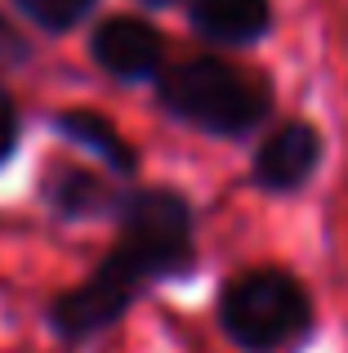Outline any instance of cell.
I'll return each mask as SVG.
<instances>
[{"mask_svg":"<svg viewBox=\"0 0 348 353\" xmlns=\"http://www.w3.org/2000/svg\"><path fill=\"white\" fill-rule=\"evenodd\" d=\"M116 241L85 282L58 291L45 304V327L67 349L121 327L125 313L161 282L188 277L197 268L192 206L174 188H125L116 206Z\"/></svg>","mask_w":348,"mask_h":353,"instance_id":"cell-1","label":"cell"},{"mask_svg":"<svg viewBox=\"0 0 348 353\" xmlns=\"http://www.w3.org/2000/svg\"><path fill=\"white\" fill-rule=\"evenodd\" d=\"M215 322L241 353H304L317 331V309L290 268L263 264L219 286Z\"/></svg>","mask_w":348,"mask_h":353,"instance_id":"cell-2","label":"cell"},{"mask_svg":"<svg viewBox=\"0 0 348 353\" xmlns=\"http://www.w3.org/2000/svg\"><path fill=\"white\" fill-rule=\"evenodd\" d=\"M161 103L170 117L188 121L210 134H241L254 121H263L272 103V90L254 72L232 68L224 59H197L174 68L161 81Z\"/></svg>","mask_w":348,"mask_h":353,"instance_id":"cell-3","label":"cell"},{"mask_svg":"<svg viewBox=\"0 0 348 353\" xmlns=\"http://www.w3.org/2000/svg\"><path fill=\"white\" fill-rule=\"evenodd\" d=\"M317 161H322V134L304 121L272 130L268 143L254 157V183L263 192H295L313 179Z\"/></svg>","mask_w":348,"mask_h":353,"instance_id":"cell-4","label":"cell"},{"mask_svg":"<svg viewBox=\"0 0 348 353\" xmlns=\"http://www.w3.org/2000/svg\"><path fill=\"white\" fill-rule=\"evenodd\" d=\"M89 50H94L98 68L116 81L152 77L161 68V54H166L161 50V32L152 23H143V18H107V23H98Z\"/></svg>","mask_w":348,"mask_h":353,"instance_id":"cell-5","label":"cell"},{"mask_svg":"<svg viewBox=\"0 0 348 353\" xmlns=\"http://www.w3.org/2000/svg\"><path fill=\"white\" fill-rule=\"evenodd\" d=\"M41 197L58 219H112L121 206V188L98 179L94 170L54 161L41 179Z\"/></svg>","mask_w":348,"mask_h":353,"instance_id":"cell-6","label":"cell"},{"mask_svg":"<svg viewBox=\"0 0 348 353\" xmlns=\"http://www.w3.org/2000/svg\"><path fill=\"white\" fill-rule=\"evenodd\" d=\"M268 23H272L268 0H197L192 5V27L210 41L246 45L268 32Z\"/></svg>","mask_w":348,"mask_h":353,"instance_id":"cell-7","label":"cell"},{"mask_svg":"<svg viewBox=\"0 0 348 353\" xmlns=\"http://www.w3.org/2000/svg\"><path fill=\"white\" fill-rule=\"evenodd\" d=\"M54 125H58V134H67L72 143L89 148V152H98L116 174H134V170H139V157H134V148L112 130V121H103L98 112H89V108L58 112V121H54Z\"/></svg>","mask_w":348,"mask_h":353,"instance_id":"cell-8","label":"cell"},{"mask_svg":"<svg viewBox=\"0 0 348 353\" xmlns=\"http://www.w3.org/2000/svg\"><path fill=\"white\" fill-rule=\"evenodd\" d=\"M14 5L23 9L36 27H45V32H67V27H76L80 18L89 14L94 0H14Z\"/></svg>","mask_w":348,"mask_h":353,"instance_id":"cell-9","label":"cell"},{"mask_svg":"<svg viewBox=\"0 0 348 353\" xmlns=\"http://www.w3.org/2000/svg\"><path fill=\"white\" fill-rule=\"evenodd\" d=\"M14 148H18V108L9 99V90L0 85V165L14 157Z\"/></svg>","mask_w":348,"mask_h":353,"instance_id":"cell-10","label":"cell"},{"mask_svg":"<svg viewBox=\"0 0 348 353\" xmlns=\"http://www.w3.org/2000/svg\"><path fill=\"white\" fill-rule=\"evenodd\" d=\"M23 59H27V41L14 32V23H9V18L0 14V72L14 68V63H23Z\"/></svg>","mask_w":348,"mask_h":353,"instance_id":"cell-11","label":"cell"},{"mask_svg":"<svg viewBox=\"0 0 348 353\" xmlns=\"http://www.w3.org/2000/svg\"><path fill=\"white\" fill-rule=\"evenodd\" d=\"M152 5H174V0H152Z\"/></svg>","mask_w":348,"mask_h":353,"instance_id":"cell-12","label":"cell"}]
</instances>
